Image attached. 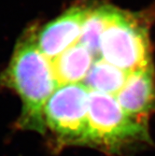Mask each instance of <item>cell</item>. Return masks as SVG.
I'll list each match as a JSON object with an SVG mask.
<instances>
[{"mask_svg":"<svg viewBox=\"0 0 155 156\" xmlns=\"http://www.w3.org/2000/svg\"><path fill=\"white\" fill-rule=\"evenodd\" d=\"M1 82L21 98L23 109L16 122L18 128L45 135L43 110L58 84L51 61L36 43L35 33L18 42Z\"/></svg>","mask_w":155,"mask_h":156,"instance_id":"6da1fadb","label":"cell"},{"mask_svg":"<svg viewBox=\"0 0 155 156\" xmlns=\"http://www.w3.org/2000/svg\"><path fill=\"white\" fill-rule=\"evenodd\" d=\"M150 140L148 122L127 114L114 95L89 91L88 147L120 156Z\"/></svg>","mask_w":155,"mask_h":156,"instance_id":"7a4b0ae2","label":"cell"},{"mask_svg":"<svg viewBox=\"0 0 155 156\" xmlns=\"http://www.w3.org/2000/svg\"><path fill=\"white\" fill-rule=\"evenodd\" d=\"M150 27L145 14L118 9L102 35L100 58L127 74L151 66Z\"/></svg>","mask_w":155,"mask_h":156,"instance_id":"3957f363","label":"cell"},{"mask_svg":"<svg viewBox=\"0 0 155 156\" xmlns=\"http://www.w3.org/2000/svg\"><path fill=\"white\" fill-rule=\"evenodd\" d=\"M88 98L83 83L61 85L50 96L43 116L54 149L88 147Z\"/></svg>","mask_w":155,"mask_h":156,"instance_id":"277c9868","label":"cell"},{"mask_svg":"<svg viewBox=\"0 0 155 156\" xmlns=\"http://www.w3.org/2000/svg\"><path fill=\"white\" fill-rule=\"evenodd\" d=\"M87 9L82 5L70 8L35 34L38 49L50 61L79 42Z\"/></svg>","mask_w":155,"mask_h":156,"instance_id":"5b68a950","label":"cell"},{"mask_svg":"<svg viewBox=\"0 0 155 156\" xmlns=\"http://www.w3.org/2000/svg\"><path fill=\"white\" fill-rule=\"evenodd\" d=\"M130 116L148 122L155 112V70L153 65L129 73L122 88L115 95Z\"/></svg>","mask_w":155,"mask_h":156,"instance_id":"8992f818","label":"cell"},{"mask_svg":"<svg viewBox=\"0 0 155 156\" xmlns=\"http://www.w3.org/2000/svg\"><path fill=\"white\" fill-rule=\"evenodd\" d=\"M94 60L93 53L79 42L61 53L51 61L58 86L84 81Z\"/></svg>","mask_w":155,"mask_h":156,"instance_id":"52a82bcc","label":"cell"},{"mask_svg":"<svg viewBox=\"0 0 155 156\" xmlns=\"http://www.w3.org/2000/svg\"><path fill=\"white\" fill-rule=\"evenodd\" d=\"M118 9L112 6L88 7L82 24L79 43L85 46L94 56L100 58V40L103 33L113 20Z\"/></svg>","mask_w":155,"mask_h":156,"instance_id":"ba28073f","label":"cell"},{"mask_svg":"<svg viewBox=\"0 0 155 156\" xmlns=\"http://www.w3.org/2000/svg\"><path fill=\"white\" fill-rule=\"evenodd\" d=\"M128 74L101 58L95 59L84 80L89 91L116 95L124 85Z\"/></svg>","mask_w":155,"mask_h":156,"instance_id":"9c48e42d","label":"cell"}]
</instances>
